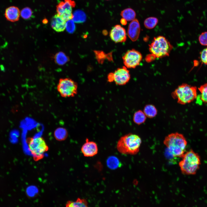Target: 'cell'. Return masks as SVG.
I'll list each match as a JSON object with an SVG mask.
<instances>
[{
	"label": "cell",
	"mask_w": 207,
	"mask_h": 207,
	"mask_svg": "<svg viewBox=\"0 0 207 207\" xmlns=\"http://www.w3.org/2000/svg\"><path fill=\"white\" fill-rule=\"evenodd\" d=\"M198 89L200 93V100L203 103H207V83L201 85Z\"/></svg>",
	"instance_id": "cb8c5ba5"
},
{
	"label": "cell",
	"mask_w": 207,
	"mask_h": 207,
	"mask_svg": "<svg viewBox=\"0 0 207 207\" xmlns=\"http://www.w3.org/2000/svg\"><path fill=\"white\" fill-rule=\"evenodd\" d=\"M143 111L146 116L149 118L154 117L157 113V109L154 105L152 104H148L145 106Z\"/></svg>",
	"instance_id": "d6986e66"
},
{
	"label": "cell",
	"mask_w": 207,
	"mask_h": 207,
	"mask_svg": "<svg viewBox=\"0 0 207 207\" xmlns=\"http://www.w3.org/2000/svg\"><path fill=\"white\" fill-rule=\"evenodd\" d=\"M200 59L202 62L206 64H207V47L204 49L200 53Z\"/></svg>",
	"instance_id": "f1b7e54d"
},
{
	"label": "cell",
	"mask_w": 207,
	"mask_h": 207,
	"mask_svg": "<svg viewBox=\"0 0 207 207\" xmlns=\"http://www.w3.org/2000/svg\"><path fill=\"white\" fill-rule=\"evenodd\" d=\"M187 141L184 135L178 132L168 134L163 143L170 154L174 157L181 158L185 152Z\"/></svg>",
	"instance_id": "6da1fadb"
},
{
	"label": "cell",
	"mask_w": 207,
	"mask_h": 207,
	"mask_svg": "<svg viewBox=\"0 0 207 207\" xmlns=\"http://www.w3.org/2000/svg\"><path fill=\"white\" fill-rule=\"evenodd\" d=\"M20 16V11L17 7L11 6L7 8L5 10V16L8 21L14 22L18 21Z\"/></svg>",
	"instance_id": "9a60e30c"
},
{
	"label": "cell",
	"mask_w": 207,
	"mask_h": 207,
	"mask_svg": "<svg viewBox=\"0 0 207 207\" xmlns=\"http://www.w3.org/2000/svg\"><path fill=\"white\" fill-rule=\"evenodd\" d=\"M120 22L123 25H126L127 24L126 20L123 18L121 19Z\"/></svg>",
	"instance_id": "1f68e13d"
},
{
	"label": "cell",
	"mask_w": 207,
	"mask_h": 207,
	"mask_svg": "<svg viewBox=\"0 0 207 207\" xmlns=\"http://www.w3.org/2000/svg\"><path fill=\"white\" fill-rule=\"evenodd\" d=\"M66 207H89L88 202L85 199L78 198L75 201H68Z\"/></svg>",
	"instance_id": "2e32d148"
},
{
	"label": "cell",
	"mask_w": 207,
	"mask_h": 207,
	"mask_svg": "<svg viewBox=\"0 0 207 207\" xmlns=\"http://www.w3.org/2000/svg\"><path fill=\"white\" fill-rule=\"evenodd\" d=\"M107 80L110 83L114 82L113 72L109 73L107 76Z\"/></svg>",
	"instance_id": "4dcf8cb0"
},
{
	"label": "cell",
	"mask_w": 207,
	"mask_h": 207,
	"mask_svg": "<svg viewBox=\"0 0 207 207\" xmlns=\"http://www.w3.org/2000/svg\"><path fill=\"white\" fill-rule=\"evenodd\" d=\"M75 5V2L72 0L61 1L56 6L57 13L66 21L72 19V8Z\"/></svg>",
	"instance_id": "ba28073f"
},
{
	"label": "cell",
	"mask_w": 207,
	"mask_h": 207,
	"mask_svg": "<svg viewBox=\"0 0 207 207\" xmlns=\"http://www.w3.org/2000/svg\"><path fill=\"white\" fill-rule=\"evenodd\" d=\"M140 26L138 20L135 19L129 24L128 29V35L133 41H135L138 39L140 32Z\"/></svg>",
	"instance_id": "4fadbf2b"
},
{
	"label": "cell",
	"mask_w": 207,
	"mask_h": 207,
	"mask_svg": "<svg viewBox=\"0 0 207 207\" xmlns=\"http://www.w3.org/2000/svg\"><path fill=\"white\" fill-rule=\"evenodd\" d=\"M77 83L68 78H60L57 89L61 96L64 98L73 97L78 93Z\"/></svg>",
	"instance_id": "52a82bcc"
},
{
	"label": "cell",
	"mask_w": 207,
	"mask_h": 207,
	"mask_svg": "<svg viewBox=\"0 0 207 207\" xmlns=\"http://www.w3.org/2000/svg\"><path fill=\"white\" fill-rule=\"evenodd\" d=\"M141 143V138L139 135L129 133L120 138L116 148L118 151L122 154L134 155L139 152Z\"/></svg>",
	"instance_id": "7a4b0ae2"
},
{
	"label": "cell",
	"mask_w": 207,
	"mask_h": 207,
	"mask_svg": "<svg viewBox=\"0 0 207 207\" xmlns=\"http://www.w3.org/2000/svg\"><path fill=\"white\" fill-rule=\"evenodd\" d=\"M109 35L111 39L115 43L124 42L126 39L125 30L118 24L115 25L112 28Z\"/></svg>",
	"instance_id": "8fae6325"
},
{
	"label": "cell",
	"mask_w": 207,
	"mask_h": 207,
	"mask_svg": "<svg viewBox=\"0 0 207 207\" xmlns=\"http://www.w3.org/2000/svg\"><path fill=\"white\" fill-rule=\"evenodd\" d=\"M146 117L143 111L140 110H138L134 114L133 121L136 124L140 125L145 122Z\"/></svg>",
	"instance_id": "ffe728a7"
},
{
	"label": "cell",
	"mask_w": 207,
	"mask_h": 207,
	"mask_svg": "<svg viewBox=\"0 0 207 207\" xmlns=\"http://www.w3.org/2000/svg\"><path fill=\"white\" fill-rule=\"evenodd\" d=\"M120 15L122 18L125 19L127 21H132L135 19L136 14L134 10L128 8L122 11Z\"/></svg>",
	"instance_id": "ac0fdd59"
},
{
	"label": "cell",
	"mask_w": 207,
	"mask_h": 207,
	"mask_svg": "<svg viewBox=\"0 0 207 207\" xmlns=\"http://www.w3.org/2000/svg\"><path fill=\"white\" fill-rule=\"evenodd\" d=\"M26 141L34 160L37 161L43 159L45 153L49 149L44 139L41 137H29Z\"/></svg>",
	"instance_id": "8992f818"
},
{
	"label": "cell",
	"mask_w": 207,
	"mask_h": 207,
	"mask_svg": "<svg viewBox=\"0 0 207 207\" xmlns=\"http://www.w3.org/2000/svg\"><path fill=\"white\" fill-rule=\"evenodd\" d=\"M197 91L196 86L183 83L172 92L171 96L177 100L178 103L184 105L191 103L197 98Z\"/></svg>",
	"instance_id": "277c9868"
},
{
	"label": "cell",
	"mask_w": 207,
	"mask_h": 207,
	"mask_svg": "<svg viewBox=\"0 0 207 207\" xmlns=\"http://www.w3.org/2000/svg\"><path fill=\"white\" fill-rule=\"evenodd\" d=\"M119 164L120 162L115 157H110L107 160L108 166L109 168L112 169L117 168L119 165Z\"/></svg>",
	"instance_id": "d4e9b609"
},
{
	"label": "cell",
	"mask_w": 207,
	"mask_h": 207,
	"mask_svg": "<svg viewBox=\"0 0 207 207\" xmlns=\"http://www.w3.org/2000/svg\"><path fill=\"white\" fill-rule=\"evenodd\" d=\"M54 135L57 140L62 141L67 139L68 136V133L65 128L60 127L55 130L54 133Z\"/></svg>",
	"instance_id": "e0dca14e"
},
{
	"label": "cell",
	"mask_w": 207,
	"mask_h": 207,
	"mask_svg": "<svg viewBox=\"0 0 207 207\" xmlns=\"http://www.w3.org/2000/svg\"><path fill=\"white\" fill-rule=\"evenodd\" d=\"M72 20L74 22L76 23H81L85 22L86 19L85 13L83 11L78 9L74 11L73 14Z\"/></svg>",
	"instance_id": "44dd1931"
},
{
	"label": "cell",
	"mask_w": 207,
	"mask_h": 207,
	"mask_svg": "<svg viewBox=\"0 0 207 207\" xmlns=\"http://www.w3.org/2000/svg\"><path fill=\"white\" fill-rule=\"evenodd\" d=\"M198 40L201 45L207 46V32H202L199 37Z\"/></svg>",
	"instance_id": "83f0119b"
},
{
	"label": "cell",
	"mask_w": 207,
	"mask_h": 207,
	"mask_svg": "<svg viewBox=\"0 0 207 207\" xmlns=\"http://www.w3.org/2000/svg\"><path fill=\"white\" fill-rule=\"evenodd\" d=\"M81 151L85 157H93L97 154L98 146L95 142L90 141L88 138H87L85 142L81 147Z\"/></svg>",
	"instance_id": "7c38bea8"
},
{
	"label": "cell",
	"mask_w": 207,
	"mask_h": 207,
	"mask_svg": "<svg viewBox=\"0 0 207 207\" xmlns=\"http://www.w3.org/2000/svg\"></svg>",
	"instance_id": "d6a6232c"
},
{
	"label": "cell",
	"mask_w": 207,
	"mask_h": 207,
	"mask_svg": "<svg viewBox=\"0 0 207 207\" xmlns=\"http://www.w3.org/2000/svg\"><path fill=\"white\" fill-rule=\"evenodd\" d=\"M122 58L126 67L134 68L139 65L142 56L139 52L133 49L127 51Z\"/></svg>",
	"instance_id": "9c48e42d"
},
{
	"label": "cell",
	"mask_w": 207,
	"mask_h": 207,
	"mask_svg": "<svg viewBox=\"0 0 207 207\" xmlns=\"http://www.w3.org/2000/svg\"><path fill=\"white\" fill-rule=\"evenodd\" d=\"M55 62L58 64L62 65L68 61V57L63 52H59L55 54L54 57Z\"/></svg>",
	"instance_id": "7402d4cb"
},
{
	"label": "cell",
	"mask_w": 207,
	"mask_h": 207,
	"mask_svg": "<svg viewBox=\"0 0 207 207\" xmlns=\"http://www.w3.org/2000/svg\"><path fill=\"white\" fill-rule=\"evenodd\" d=\"M113 74L114 82L119 86L125 85L131 78L129 71L124 66L117 68L113 72Z\"/></svg>",
	"instance_id": "30bf717a"
},
{
	"label": "cell",
	"mask_w": 207,
	"mask_h": 207,
	"mask_svg": "<svg viewBox=\"0 0 207 207\" xmlns=\"http://www.w3.org/2000/svg\"><path fill=\"white\" fill-rule=\"evenodd\" d=\"M149 46L150 52L158 58L168 56L173 48L168 40L161 36L154 37Z\"/></svg>",
	"instance_id": "5b68a950"
},
{
	"label": "cell",
	"mask_w": 207,
	"mask_h": 207,
	"mask_svg": "<svg viewBox=\"0 0 207 207\" xmlns=\"http://www.w3.org/2000/svg\"><path fill=\"white\" fill-rule=\"evenodd\" d=\"M76 26L74 22L72 19L68 20L66 21V29L68 32L72 33L75 30Z\"/></svg>",
	"instance_id": "4316f807"
},
{
	"label": "cell",
	"mask_w": 207,
	"mask_h": 207,
	"mask_svg": "<svg viewBox=\"0 0 207 207\" xmlns=\"http://www.w3.org/2000/svg\"><path fill=\"white\" fill-rule=\"evenodd\" d=\"M181 158L179 165L181 173L186 175L195 174L201 164L198 154L191 149L185 152Z\"/></svg>",
	"instance_id": "3957f363"
},
{
	"label": "cell",
	"mask_w": 207,
	"mask_h": 207,
	"mask_svg": "<svg viewBox=\"0 0 207 207\" xmlns=\"http://www.w3.org/2000/svg\"><path fill=\"white\" fill-rule=\"evenodd\" d=\"M158 19L155 17H150L146 18L144 22V24L146 28L152 29L154 28L158 22Z\"/></svg>",
	"instance_id": "603a6c76"
},
{
	"label": "cell",
	"mask_w": 207,
	"mask_h": 207,
	"mask_svg": "<svg viewBox=\"0 0 207 207\" xmlns=\"http://www.w3.org/2000/svg\"><path fill=\"white\" fill-rule=\"evenodd\" d=\"M32 11L29 7H26L22 9L20 12V15L25 20L30 19L32 15Z\"/></svg>",
	"instance_id": "484cf974"
},
{
	"label": "cell",
	"mask_w": 207,
	"mask_h": 207,
	"mask_svg": "<svg viewBox=\"0 0 207 207\" xmlns=\"http://www.w3.org/2000/svg\"><path fill=\"white\" fill-rule=\"evenodd\" d=\"M66 21L57 13L53 16L51 21L52 28L55 31H63L66 29Z\"/></svg>",
	"instance_id": "5bb4252c"
},
{
	"label": "cell",
	"mask_w": 207,
	"mask_h": 207,
	"mask_svg": "<svg viewBox=\"0 0 207 207\" xmlns=\"http://www.w3.org/2000/svg\"><path fill=\"white\" fill-rule=\"evenodd\" d=\"M156 57L154 55L151 53L147 55L146 56L145 60L147 62H150L154 60Z\"/></svg>",
	"instance_id": "f546056e"
}]
</instances>
